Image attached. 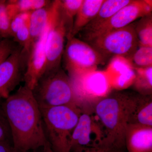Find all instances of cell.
Segmentation results:
<instances>
[{"mask_svg": "<svg viewBox=\"0 0 152 152\" xmlns=\"http://www.w3.org/2000/svg\"><path fill=\"white\" fill-rule=\"evenodd\" d=\"M13 146L17 152H28L43 147L48 142L40 109L32 91L26 86L3 101Z\"/></svg>", "mask_w": 152, "mask_h": 152, "instance_id": "obj_1", "label": "cell"}, {"mask_svg": "<svg viewBox=\"0 0 152 152\" xmlns=\"http://www.w3.org/2000/svg\"><path fill=\"white\" fill-rule=\"evenodd\" d=\"M132 95L114 93L95 103V118L103 135L99 149L104 152L124 151L125 134Z\"/></svg>", "mask_w": 152, "mask_h": 152, "instance_id": "obj_2", "label": "cell"}, {"mask_svg": "<svg viewBox=\"0 0 152 152\" xmlns=\"http://www.w3.org/2000/svg\"><path fill=\"white\" fill-rule=\"evenodd\" d=\"M44 129L54 152H70L72 134L81 113L75 104L40 108Z\"/></svg>", "mask_w": 152, "mask_h": 152, "instance_id": "obj_3", "label": "cell"}, {"mask_svg": "<svg viewBox=\"0 0 152 152\" xmlns=\"http://www.w3.org/2000/svg\"><path fill=\"white\" fill-rule=\"evenodd\" d=\"M32 91L40 108L77 105L70 78L61 67L44 74Z\"/></svg>", "mask_w": 152, "mask_h": 152, "instance_id": "obj_4", "label": "cell"}, {"mask_svg": "<svg viewBox=\"0 0 152 152\" xmlns=\"http://www.w3.org/2000/svg\"><path fill=\"white\" fill-rule=\"evenodd\" d=\"M67 39L63 56L70 78L96 71L99 65L105 62L102 56L88 43L75 37Z\"/></svg>", "mask_w": 152, "mask_h": 152, "instance_id": "obj_5", "label": "cell"}, {"mask_svg": "<svg viewBox=\"0 0 152 152\" xmlns=\"http://www.w3.org/2000/svg\"><path fill=\"white\" fill-rule=\"evenodd\" d=\"M105 60L111 57L130 58L139 47L134 22L125 27L113 30L89 42Z\"/></svg>", "mask_w": 152, "mask_h": 152, "instance_id": "obj_6", "label": "cell"}, {"mask_svg": "<svg viewBox=\"0 0 152 152\" xmlns=\"http://www.w3.org/2000/svg\"><path fill=\"white\" fill-rule=\"evenodd\" d=\"M67 32L59 0L53 1L50 26L45 41L46 70L50 72L61 67Z\"/></svg>", "mask_w": 152, "mask_h": 152, "instance_id": "obj_7", "label": "cell"}, {"mask_svg": "<svg viewBox=\"0 0 152 152\" xmlns=\"http://www.w3.org/2000/svg\"><path fill=\"white\" fill-rule=\"evenodd\" d=\"M152 1L132 0L131 2L117 12L107 21L82 37L89 42L99 36L113 30L125 27L137 19L152 14Z\"/></svg>", "mask_w": 152, "mask_h": 152, "instance_id": "obj_8", "label": "cell"}, {"mask_svg": "<svg viewBox=\"0 0 152 152\" xmlns=\"http://www.w3.org/2000/svg\"><path fill=\"white\" fill-rule=\"evenodd\" d=\"M70 79L80 108L83 104L95 103L108 95L110 84L103 73L96 70Z\"/></svg>", "mask_w": 152, "mask_h": 152, "instance_id": "obj_9", "label": "cell"}, {"mask_svg": "<svg viewBox=\"0 0 152 152\" xmlns=\"http://www.w3.org/2000/svg\"><path fill=\"white\" fill-rule=\"evenodd\" d=\"M102 133L95 117L82 111L70 141V152L91 148L99 149Z\"/></svg>", "mask_w": 152, "mask_h": 152, "instance_id": "obj_10", "label": "cell"}, {"mask_svg": "<svg viewBox=\"0 0 152 152\" xmlns=\"http://www.w3.org/2000/svg\"><path fill=\"white\" fill-rule=\"evenodd\" d=\"M20 46L0 64V99H6L11 92L23 80L26 57Z\"/></svg>", "mask_w": 152, "mask_h": 152, "instance_id": "obj_11", "label": "cell"}, {"mask_svg": "<svg viewBox=\"0 0 152 152\" xmlns=\"http://www.w3.org/2000/svg\"><path fill=\"white\" fill-rule=\"evenodd\" d=\"M50 17L41 37L33 45L27 58L23 80L25 86L31 90L46 70L47 58L45 45Z\"/></svg>", "mask_w": 152, "mask_h": 152, "instance_id": "obj_12", "label": "cell"}, {"mask_svg": "<svg viewBox=\"0 0 152 152\" xmlns=\"http://www.w3.org/2000/svg\"><path fill=\"white\" fill-rule=\"evenodd\" d=\"M125 146L127 152H152V127L128 124Z\"/></svg>", "mask_w": 152, "mask_h": 152, "instance_id": "obj_13", "label": "cell"}, {"mask_svg": "<svg viewBox=\"0 0 152 152\" xmlns=\"http://www.w3.org/2000/svg\"><path fill=\"white\" fill-rule=\"evenodd\" d=\"M128 124L152 127V95H132Z\"/></svg>", "mask_w": 152, "mask_h": 152, "instance_id": "obj_14", "label": "cell"}, {"mask_svg": "<svg viewBox=\"0 0 152 152\" xmlns=\"http://www.w3.org/2000/svg\"><path fill=\"white\" fill-rule=\"evenodd\" d=\"M132 0H104L98 13L82 30L81 37L86 35L107 21L117 12L131 2Z\"/></svg>", "mask_w": 152, "mask_h": 152, "instance_id": "obj_15", "label": "cell"}, {"mask_svg": "<svg viewBox=\"0 0 152 152\" xmlns=\"http://www.w3.org/2000/svg\"><path fill=\"white\" fill-rule=\"evenodd\" d=\"M104 0H83L74 21L71 37H74L92 20Z\"/></svg>", "mask_w": 152, "mask_h": 152, "instance_id": "obj_16", "label": "cell"}, {"mask_svg": "<svg viewBox=\"0 0 152 152\" xmlns=\"http://www.w3.org/2000/svg\"><path fill=\"white\" fill-rule=\"evenodd\" d=\"M53 2L52 1L43 8L31 12L29 20L30 50L41 37L49 21L53 10Z\"/></svg>", "mask_w": 152, "mask_h": 152, "instance_id": "obj_17", "label": "cell"}, {"mask_svg": "<svg viewBox=\"0 0 152 152\" xmlns=\"http://www.w3.org/2000/svg\"><path fill=\"white\" fill-rule=\"evenodd\" d=\"M134 25L139 46L152 47V14L142 17Z\"/></svg>", "mask_w": 152, "mask_h": 152, "instance_id": "obj_18", "label": "cell"}, {"mask_svg": "<svg viewBox=\"0 0 152 152\" xmlns=\"http://www.w3.org/2000/svg\"><path fill=\"white\" fill-rule=\"evenodd\" d=\"M135 69L136 72L133 80L134 88L140 94L152 95V66Z\"/></svg>", "mask_w": 152, "mask_h": 152, "instance_id": "obj_19", "label": "cell"}, {"mask_svg": "<svg viewBox=\"0 0 152 152\" xmlns=\"http://www.w3.org/2000/svg\"><path fill=\"white\" fill-rule=\"evenodd\" d=\"M83 0H61L60 1L63 18L66 29V39L71 37L74 24V18L83 4Z\"/></svg>", "mask_w": 152, "mask_h": 152, "instance_id": "obj_20", "label": "cell"}, {"mask_svg": "<svg viewBox=\"0 0 152 152\" xmlns=\"http://www.w3.org/2000/svg\"><path fill=\"white\" fill-rule=\"evenodd\" d=\"M8 3L12 6L17 15L20 13L31 12L43 8L50 3L48 0H10Z\"/></svg>", "mask_w": 152, "mask_h": 152, "instance_id": "obj_21", "label": "cell"}, {"mask_svg": "<svg viewBox=\"0 0 152 152\" xmlns=\"http://www.w3.org/2000/svg\"><path fill=\"white\" fill-rule=\"evenodd\" d=\"M130 58L135 68L152 66V47L139 46Z\"/></svg>", "mask_w": 152, "mask_h": 152, "instance_id": "obj_22", "label": "cell"}, {"mask_svg": "<svg viewBox=\"0 0 152 152\" xmlns=\"http://www.w3.org/2000/svg\"><path fill=\"white\" fill-rule=\"evenodd\" d=\"M13 38L14 42H18L23 48V54L27 58L30 49L29 21L17 32Z\"/></svg>", "mask_w": 152, "mask_h": 152, "instance_id": "obj_23", "label": "cell"}, {"mask_svg": "<svg viewBox=\"0 0 152 152\" xmlns=\"http://www.w3.org/2000/svg\"><path fill=\"white\" fill-rule=\"evenodd\" d=\"M0 99V142L13 146L10 128L2 107L3 101Z\"/></svg>", "mask_w": 152, "mask_h": 152, "instance_id": "obj_24", "label": "cell"}, {"mask_svg": "<svg viewBox=\"0 0 152 152\" xmlns=\"http://www.w3.org/2000/svg\"><path fill=\"white\" fill-rule=\"evenodd\" d=\"M31 13V12L20 13L14 17L11 23V37H13L17 32L29 21Z\"/></svg>", "mask_w": 152, "mask_h": 152, "instance_id": "obj_25", "label": "cell"}, {"mask_svg": "<svg viewBox=\"0 0 152 152\" xmlns=\"http://www.w3.org/2000/svg\"><path fill=\"white\" fill-rule=\"evenodd\" d=\"M17 47L14 40L10 39H4L0 41V64L10 56Z\"/></svg>", "mask_w": 152, "mask_h": 152, "instance_id": "obj_26", "label": "cell"}, {"mask_svg": "<svg viewBox=\"0 0 152 152\" xmlns=\"http://www.w3.org/2000/svg\"><path fill=\"white\" fill-rule=\"evenodd\" d=\"M7 6V1L0 0V34L4 22L5 13Z\"/></svg>", "mask_w": 152, "mask_h": 152, "instance_id": "obj_27", "label": "cell"}, {"mask_svg": "<svg viewBox=\"0 0 152 152\" xmlns=\"http://www.w3.org/2000/svg\"><path fill=\"white\" fill-rule=\"evenodd\" d=\"M0 152H17L12 145L0 142Z\"/></svg>", "mask_w": 152, "mask_h": 152, "instance_id": "obj_28", "label": "cell"}, {"mask_svg": "<svg viewBox=\"0 0 152 152\" xmlns=\"http://www.w3.org/2000/svg\"><path fill=\"white\" fill-rule=\"evenodd\" d=\"M43 148L42 152H54L48 142H47L46 145L43 147Z\"/></svg>", "mask_w": 152, "mask_h": 152, "instance_id": "obj_29", "label": "cell"}, {"mask_svg": "<svg viewBox=\"0 0 152 152\" xmlns=\"http://www.w3.org/2000/svg\"><path fill=\"white\" fill-rule=\"evenodd\" d=\"M71 152H104L99 149L98 148H91L88 149L79 151Z\"/></svg>", "mask_w": 152, "mask_h": 152, "instance_id": "obj_30", "label": "cell"}, {"mask_svg": "<svg viewBox=\"0 0 152 152\" xmlns=\"http://www.w3.org/2000/svg\"><path fill=\"white\" fill-rule=\"evenodd\" d=\"M32 152H39L37 150H35V151H32Z\"/></svg>", "mask_w": 152, "mask_h": 152, "instance_id": "obj_31", "label": "cell"}, {"mask_svg": "<svg viewBox=\"0 0 152 152\" xmlns=\"http://www.w3.org/2000/svg\"></svg>", "mask_w": 152, "mask_h": 152, "instance_id": "obj_32", "label": "cell"}]
</instances>
